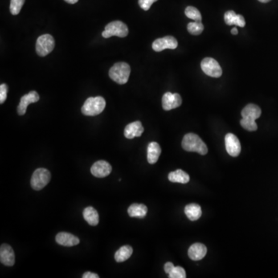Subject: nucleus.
<instances>
[{
  "instance_id": "7c9ffc66",
  "label": "nucleus",
  "mask_w": 278,
  "mask_h": 278,
  "mask_svg": "<svg viewBox=\"0 0 278 278\" xmlns=\"http://www.w3.org/2000/svg\"><path fill=\"white\" fill-rule=\"evenodd\" d=\"M158 0H139V4L141 9L145 11H148L150 9L152 4L156 2Z\"/></svg>"
},
{
  "instance_id": "423d86ee",
  "label": "nucleus",
  "mask_w": 278,
  "mask_h": 278,
  "mask_svg": "<svg viewBox=\"0 0 278 278\" xmlns=\"http://www.w3.org/2000/svg\"><path fill=\"white\" fill-rule=\"evenodd\" d=\"M51 174L47 169H37L31 178V186L34 190H41L50 182Z\"/></svg>"
},
{
  "instance_id": "c85d7f7f",
  "label": "nucleus",
  "mask_w": 278,
  "mask_h": 278,
  "mask_svg": "<svg viewBox=\"0 0 278 278\" xmlns=\"http://www.w3.org/2000/svg\"><path fill=\"white\" fill-rule=\"evenodd\" d=\"M170 278H185L186 274L185 270L182 267H175L173 271L169 274Z\"/></svg>"
},
{
  "instance_id": "2f4dec72",
  "label": "nucleus",
  "mask_w": 278,
  "mask_h": 278,
  "mask_svg": "<svg viewBox=\"0 0 278 278\" xmlns=\"http://www.w3.org/2000/svg\"><path fill=\"white\" fill-rule=\"evenodd\" d=\"M174 267L175 266L173 263H171V262H168V263H165L164 269H165V273H167V274H169L171 271H173V269L174 268Z\"/></svg>"
},
{
  "instance_id": "f257e3e1",
  "label": "nucleus",
  "mask_w": 278,
  "mask_h": 278,
  "mask_svg": "<svg viewBox=\"0 0 278 278\" xmlns=\"http://www.w3.org/2000/svg\"><path fill=\"white\" fill-rule=\"evenodd\" d=\"M182 147L187 152H198L199 154H207L208 148L202 139L193 133L186 134L182 141Z\"/></svg>"
},
{
  "instance_id": "c756f323",
  "label": "nucleus",
  "mask_w": 278,
  "mask_h": 278,
  "mask_svg": "<svg viewBox=\"0 0 278 278\" xmlns=\"http://www.w3.org/2000/svg\"><path fill=\"white\" fill-rule=\"evenodd\" d=\"M8 86L6 83H2L0 86V103L3 104L7 99Z\"/></svg>"
},
{
  "instance_id": "aec40b11",
  "label": "nucleus",
  "mask_w": 278,
  "mask_h": 278,
  "mask_svg": "<svg viewBox=\"0 0 278 278\" xmlns=\"http://www.w3.org/2000/svg\"><path fill=\"white\" fill-rule=\"evenodd\" d=\"M148 208L144 204L134 203L129 206L128 210V215L131 217L144 218L146 216Z\"/></svg>"
},
{
  "instance_id": "4468645a",
  "label": "nucleus",
  "mask_w": 278,
  "mask_h": 278,
  "mask_svg": "<svg viewBox=\"0 0 278 278\" xmlns=\"http://www.w3.org/2000/svg\"><path fill=\"white\" fill-rule=\"evenodd\" d=\"M56 241L58 244L64 247H73L80 243V239L77 237L66 232H61L56 236Z\"/></svg>"
},
{
  "instance_id": "dca6fc26",
  "label": "nucleus",
  "mask_w": 278,
  "mask_h": 278,
  "mask_svg": "<svg viewBox=\"0 0 278 278\" xmlns=\"http://www.w3.org/2000/svg\"><path fill=\"white\" fill-rule=\"evenodd\" d=\"M144 132V128L140 121L130 123L124 128V136L128 139L140 137Z\"/></svg>"
},
{
  "instance_id": "2eb2a0df",
  "label": "nucleus",
  "mask_w": 278,
  "mask_h": 278,
  "mask_svg": "<svg viewBox=\"0 0 278 278\" xmlns=\"http://www.w3.org/2000/svg\"><path fill=\"white\" fill-rule=\"evenodd\" d=\"M206 253H207V248L206 246L199 243L192 245L188 250V255L189 258L195 261L202 259L204 257L206 256Z\"/></svg>"
},
{
  "instance_id": "72a5a7b5",
  "label": "nucleus",
  "mask_w": 278,
  "mask_h": 278,
  "mask_svg": "<svg viewBox=\"0 0 278 278\" xmlns=\"http://www.w3.org/2000/svg\"><path fill=\"white\" fill-rule=\"evenodd\" d=\"M231 34H233V35H238V28L237 27L233 28V29H232L231 30Z\"/></svg>"
},
{
  "instance_id": "4be33fe9",
  "label": "nucleus",
  "mask_w": 278,
  "mask_h": 278,
  "mask_svg": "<svg viewBox=\"0 0 278 278\" xmlns=\"http://www.w3.org/2000/svg\"><path fill=\"white\" fill-rule=\"evenodd\" d=\"M83 217L91 226H97L99 222V213L92 206L85 208L83 212Z\"/></svg>"
},
{
  "instance_id": "39448f33",
  "label": "nucleus",
  "mask_w": 278,
  "mask_h": 278,
  "mask_svg": "<svg viewBox=\"0 0 278 278\" xmlns=\"http://www.w3.org/2000/svg\"><path fill=\"white\" fill-rule=\"evenodd\" d=\"M55 46L54 37L50 34H43L38 37L36 43V50L38 55L45 57L52 52Z\"/></svg>"
},
{
  "instance_id": "20e7f679",
  "label": "nucleus",
  "mask_w": 278,
  "mask_h": 278,
  "mask_svg": "<svg viewBox=\"0 0 278 278\" xmlns=\"http://www.w3.org/2000/svg\"><path fill=\"white\" fill-rule=\"evenodd\" d=\"M128 35V26L121 21H113L110 22L105 26L104 32L102 33V37L104 38H110L113 36L123 38Z\"/></svg>"
},
{
  "instance_id": "1a4fd4ad",
  "label": "nucleus",
  "mask_w": 278,
  "mask_h": 278,
  "mask_svg": "<svg viewBox=\"0 0 278 278\" xmlns=\"http://www.w3.org/2000/svg\"><path fill=\"white\" fill-rule=\"evenodd\" d=\"M226 152L233 157H238L241 152V145L239 139L235 135L229 133L225 137Z\"/></svg>"
},
{
  "instance_id": "f8f14e48",
  "label": "nucleus",
  "mask_w": 278,
  "mask_h": 278,
  "mask_svg": "<svg viewBox=\"0 0 278 278\" xmlns=\"http://www.w3.org/2000/svg\"><path fill=\"white\" fill-rule=\"evenodd\" d=\"M40 100V96L37 91H33L28 93L27 95L22 96L20 99V102L17 108V112L20 115H24L26 114V109L29 104L32 103H36Z\"/></svg>"
},
{
  "instance_id": "393cba45",
  "label": "nucleus",
  "mask_w": 278,
  "mask_h": 278,
  "mask_svg": "<svg viewBox=\"0 0 278 278\" xmlns=\"http://www.w3.org/2000/svg\"><path fill=\"white\" fill-rule=\"evenodd\" d=\"M185 16L188 18L191 19L197 22H201L202 20V16L200 12L199 11L197 8L193 6H188L185 10Z\"/></svg>"
},
{
  "instance_id": "9b49d317",
  "label": "nucleus",
  "mask_w": 278,
  "mask_h": 278,
  "mask_svg": "<svg viewBox=\"0 0 278 278\" xmlns=\"http://www.w3.org/2000/svg\"><path fill=\"white\" fill-rule=\"evenodd\" d=\"M112 167L108 162L104 160H100L95 162L91 166V174L98 178H104L111 174Z\"/></svg>"
},
{
  "instance_id": "cd10ccee",
  "label": "nucleus",
  "mask_w": 278,
  "mask_h": 278,
  "mask_svg": "<svg viewBox=\"0 0 278 278\" xmlns=\"http://www.w3.org/2000/svg\"><path fill=\"white\" fill-rule=\"evenodd\" d=\"M240 124L241 126L249 132H255L258 130V124H257L256 121L254 120L242 119V120H240Z\"/></svg>"
},
{
  "instance_id": "a878e982",
  "label": "nucleus",
  "mask_w": 278,
  "mask_h": 278,
  "mask_svg": "<svg viewBox=\"0 0 278 278\" xmlns=\"http://www.w3.org/2000/svg\"><path fill=\"white\" fill-rule=\"evenodd\" d=\"M188 31L189 34H193V35H199L202 34L204 30V26L201 22H189L187 26Z\"/></svg>"
},
{
  "instance_id": "ddd939ff",
  "label": "nucleus",
  "mask_w": 278,
  "mask_h": 278,
  "mask_svg": "<svg viewBox=\"0 0 278 278\" xmlns=\"http://www.w3.org/2000/svg\"><path fill=\"white\" fill-rule=\"evenodd\" d=\"M0 260L5 266L12 267L15 263V254L9 245L2 244L0 248Z\"/></svg>"
},
{
  "instance_id": "0eeeda50",
  "label": "nucleus",
  "mask_w": 278,
  "mask_h": 278,
  "mask_svg": "<svg viewBox=\"0 0 278 278\" xmlns=\"http://www.w3.org/2000/svg\"><path fill=\"white\" fill-rule=\"evenodd\" d=\"M201 68L206 75L212 78H219L222 74L220 65L213 58H204L201 62Z\"/></svg>"
},
{
  "instance_id": "473e14b6",
  "label": "nucleus",
  "mask_w": 278,
  "mask_h": 278,
  "mask_svg": "<svg viewBox=\"0 0 278 278\" xmlns=\"http://www.w3.org/2000/svg\"><path fill=\"white\" fill-rule=\"evenodd\" d=\"M99 275L95 273L86 272L83 275V278H99Z\"/></svg>"
},
{
  "instance_id": "6e6552de",
  "label": "nucleus",
  "mask_w": 278,
  "mask_h": 278,
  "mask_svg": "<svg viewBox=\"0 0 278 278\" xmlns=\"http://www.w3.org/2000/svg\"><path fill=\"white\" fill-rule=\"evenodd\" d=\"M178 46V41L172 36H167L155 40L152 43V49L156 52H161L165 49L174 50Z\"/></svg>"
},
{
  "instance_id": "6ab92c4d",
  "label": "nucleus",
  "mask_w": 278,
  "mask_h": 278,
  "mask_svg": "<svg viewBox=\"0 0 278 278\" xmlns=\"http://www.w3.org/2000/svg\"><path fill=\"white\" fill-rule=\"evenodd\" d=\"M161 147L157 142L149 143V145H148V152H147V159H148V163H156L161 155Z\"/></svg>"
},
{
  "instance_id": "f3484780",
  "label": "nucleus",
  "mask_w": 278,
  "mask_h": 278,
  "mask_svg": "<svg viewBox=\"0 0 278 278\" xmlns=\"http://www.w3.org/2000/svg\"><path fill=\"white\" fill-rule=\"evenodd\" d=\"M241 115L243 119L256 120L261 115V109L256 104H249L242 110Z\"/></svg>"
},
{
  "instance_id": "9d476101",
  "label": "nucleus",
  "mask_w": 278,
  "mask_h": 278,
  "mask_svg": "<svg viewBox=\"0 0 278 278\" xmlns=\"http://www.w3.org/2000/svg\"><path fill=\"white\" fill-rule=\"evenodd\" d=\"M182 98L179 94L166 92L162 97V108L165 111H170L182 104Z\"/></svg>"
},
{
  "instance_id": "f03ea898",
  "label": "nucleus",
  "mask_w": 278,
  "mask_h": 278,
  "mask_svg": "<svg viewBox=\"0 0 278 278\" xmlns=\"http://www.w3.org/2000/svg\"><path fill=\"white\" fill-rule=\"evenodd\" d=\"M130 74H131V67L129 64L124 62L115 63L109 71L110 78L119 84L126 83L129 78Z\"/></svg>"
},
{
  "instance_id": "c9c22d12",
  "label": "nucleus",
  "mask_w": 278,
  "mask_h": 278,
  "mask_svg": "<svg viewBox=\"0 0 278 278\" xmlns=\"http://www.w3.org/2000/svg\"><path fill=\"white\" fill-rule=\"evenodd\" d=\"M260 2H263V3H266V2H268L271 1V0H258Z\"/></svg>"
},
{
  "instance_id": "5701e85b",
  "label": "nucleus",
  "mask_w": 278,
  "mask_h": 278,
  "mask_svg": "<svg viewBox=\"0 0 278 278\" xmlns=\"http://www.w3.org/2000/svg\"><path fill=\"white\" fill-rule=\"evenodd\" d=\"M168 178H169L170 182L182 184L187 183L190 180L189 175L181 169H177V170L169 173Z\"/></svg>"
},
{
  "instance_id": "a211bd4d",
  "label": "nucleus",
  "mask_w": 278,
  "mask_h": 278,
  "mask_svg": "<svg viewBox=\"0 0 278 278\" xmlns=\"http://www.w3.org/2000/svg\"><path fill=\"white\" fill-rule=\"evenodd\" d=\"M224 20L226 24L229 26H239V27H244L246 25L245 22V19L243 16L238 15L236 14L235 12L233 10L226 12L224 15Z\"/></svg>"
},
{
  "instance_id": "b1692460",
  "label": "nucleus",
  "mask_w": 278,
  "mask_h": 278,
  "mask_svg": "<svg viewBox=\"0 0 278 278\" xmlns=\"http://www.w3.org/2000/svg\"><path fill=\"white\" fill-rule=\"evenodd\" d=\"M132 253H133V249L131 246L129 245L123 246L118 250L117 252L115 253V260L118 263L125 261L127 259H129L130 257L132 256Z\"/></svg>"
},
{
  "instance_id": "bb28decb",
  "label": "nucleus",
  "mask_w": 278,
  "mask_h": 278,
  "mask_svg": "<svg viewBox=\"0 0 278 278\" xmlns=\"http://www.w3.org/2000/svg\"><path fill=\"white\" fill-rule=\"evenodd\" d=\"M24 2L25 0H11L9 9H10L12 14L13 15H18Z\"/></svg>"
},
{
  "instance_id": "7ed1b4c3",
  "label": "nucleus",
  "mask_w": 278,
  "mask_h": 278,
  "mask_svg": "<svg viewBox=\"0 0 278 278\" xmlns=\"http://www.w3.org/2000/svg\"><path fill=\"white\" fill-rule=\"evenodd\" d=\"M106 101L100 96L89 98L81 108L82 113L86 116H96L100 115L105 108Z\"/></svg>"
},
{
  "instance_id": "412c9836",
  "label": "nucleus",
  "mask_w": 278,
  "mask_h": 278,
  "mask_svg": "<svg viewBox=\"0 0 278 278\" xmlns=\"http://www.w3.org/2000/svg\"><path fill=\"white\" fill-rule=\"evenodd\" d=\"M185 213L190 220L196 221L202 216V210L198 204L191 203L185 206Z\"/></svg>"
},
{
  "instance_id": "f704fd0d",
  "label": "nucleus",
  "mask_w": 278,
  "mask_h": 278,
  "mask_svg": "<svg viewBox=\"0 0 278 278\" xmlns=\"http://www.w3.org/2000/svg\"><path fill=\"white\" fill-rule=\"evenodd\" d=\"M65 1L70 4H74L78 2V0H65Z\"/></svg>"
}]
</instances>
